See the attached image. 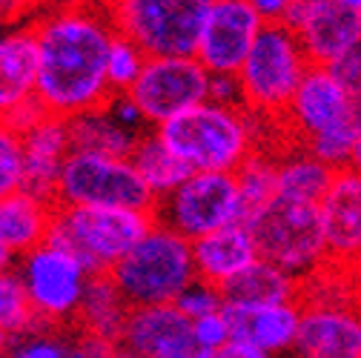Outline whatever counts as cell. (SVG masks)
Returning a JSON list of instances; mask_svg holds the SVG:
<instances>
[{
    "label": "cell",
    "mask_w": 361,
    "mask_h": 358,
    "mask_svg": "<svg viewBox=\"0 0 361 358\" xmlns=\"http://www.w3.org/2000/svg\"><path fill=\"white\" fill-rule=\"evenodd\" d=\"M37 37V98L49 115L78 118L106 106L112 86L106 61L115 40V26L101 0H72L35 26Z\"/></svg>",
    "instance_id": "cell-1"
},
{
    "label": "cell",
    "mask_w": 361,
    "mask_h": 358,
    "mask_svg": "<svg viewBox=\"0 0 361 358\" xmlns=\"http://www.w3.org/2000/svg\"><path fill=\"white\" fill-rule=\"evenodd\" d=\"M267 121L244 106L201 104L158 126L164 144L192 172H235L252 152L264 149L258 132Z\"/></svg>",
    "instance_id": "cell-2"
},
{
    "label": "cell",
    "mask_w": 361,
    "mask_h": 358,
    "mask_svg": "<svg viewBox=\"0 0 361 358\" xmlns=\"http://www.w3.org/2000/svg\"><path fill=\"white\" fill-rule=\"evenodd\" d=\"M152 212L104 206H55L49 244L72 252L92 276H109L149 230Z\"/></svg>",
    "instance_id": "cell-3"
},
{
    "label": "cell",
    "mask_w": 361,
    "mask_h": 358,
    "mask_svg": "<svg viewBox=\"0 0 361 358\" xmlns=\"http://www.w3.org/2000/svg\"><path fill=\"white\" fill-rule=\"evenodd\" d=\"M109 276L132 307L175 304L180 292L198 281L192 241L155 221L152 230L132 247V252Z\"/></svg>",
    "instance_id": "cell-4"
},
{
    "label": "cell",
    "mask_w": 361,
    "mask_h": 358,
    "mask_svg": "<svg viewBox=\"0 0 361 358\" xmlns=\"http://www.w3.org/2000/svg\"><path fill=\"white\" fill-rule=\"evenodd\" d=\"M295 32L284 23H264L252 52L238 69L244 109L267 123H279L310 72Z\"/></svg>",
    "instance_id": "cell-5"
},
{
    "label": "cell",
    "mask_w": 361,
    "mask_h": 358,
    "mask_svg": "<svg viewBox=\"0 0 361 358\" xmlns=\"http://www.w3.org/2000/svg\"><path fill=\"white\" fill-rule=\"evenodd\" d=\"M118 35L147 58H192L207 20L204 0H101Z\"/></svg>",
    "instance_id": "cell-6"
},
{
    "label": "cell",
    "mask_w": 361,
    "mask_h": 358,
    "mask_svg": "<svg viewBox=\"0 0 361 358\" xmlns=\"http://www.w3.org/2000/svg\"><path fill=\"white\" fill-rule=\"evenodd\" d=\"M244 223L255 235L258 255L281 266L293 278L307 281L310 276L330 266V249L319 206L276 198Z\"/></svg>",
    "instance_id": "cell-7"
},
{
    "label": "cell",
    "mask_w": 361,
    "mask_h": 358,
    "mask_svg": "<svg viewBox=\"0 0 361 358\" xmlns=\"http://www.w3.org/2000/svg\"><path fill=\"white\" fill-rule=\"evenodd\" d=\"M55 204L152 212L158 198L147 190L129 158L72 152L55 190Z\"/></svg>",
    "instance_id": "cell-8"
},
{
    "label": "cell",
    "mask_w": 361,
    "mask_h": 358,
    "mask_svg": "<svg viewBox=\"0 0 361 358\" xmlns=\"http://www.w3.org/2000/svg\"><path fill=\"white\" fill-rule=\"evenodd\" d=\"M152 218L187 241H198L244 221L235 172H192L152 209Z\"/></svg>",
    "instance_id": "cell-9"
},
{
    "label": "cell",
    "mask_w": 361,
    "mask_h": 358,
    "mask_svg": "<svg viewBox=\"0 0 361 358\" xmlns=\"http://www.w3.org/2000/svg\"><path fill=\"white\" fill-rule=\"evenodd\" d=\"M18 273L32 298V307L40 321L61 324L75 321L92 273L66 249L55 244H40L32 252L20 255Z\"/></svg>",
    "instance_id": "cell-10"
},
{
    "label": "cell",
    "mask_w": 361,
    "mask_h": 358,
    "mask_svg": "<svg viewBox=\"0 0 361 358\" xmlns=\"http://www.w3.org/2000/svg\"><path fill=\"white\" fill-rule=\"evenodd\" d=\"M209 69L192 58H149L129 89L152 129L209 101Z\"/></svg>",
    "instance_id": "cell-11"
},
{
    "label": "cell",
    "mask_w": 361,
    "mask_h": 358,
    "mask_svg": "<svg viewBox=\"0 0 361 358\" xmlns=\"http://www.w3.org/2000/svg\"><path fill=\"white\" fill-rule=\"evenodd\" d=\"M261 29L264 20L247 0L209 4L195 58L209 69V75H238Z\"/></svg>",
    "instance_id": "cell-12"
},
{
    "label": "cell",
    "mask_w": 361,
    "mask_h": 358,
    "mask_svg": "<svg viewBox=\"0 0 361 358\" xmlns=\"http://www.w3.org/2000/svg\"><path fill=\"white\" fill-rule=\"evenodd\" d=\"M355 112H361V106L344 92L336 75L327 66H310L307 78L301 80L298 92L279 121V132H284L290 144L304 147L324 129L353 118Z\"/></svg>",
    "instance_id": "cell-13"
},
{
    "label": "cell",
    "mask_w": 361,
    "mask_h": 358,
    "mask_svg": "<svg viewBox=\"0 0 361 358\" xmlns=\"http://www.w3.org/2000/svg\"><path fill=\"white\" fill-rule=\"evenodd\" d=\"M312 66H333L361 43V15L336 6L333 0L293 4L284 18Z\"/></svg>",
    "instance_id": "cell-14"
},
{
    "label": "cell",
    "mask_w": 361,
    "mask_h": 358,
    "mask_svg": "<svg viewBox=\"0 0 361 358\" xmlns=\"http://www.w3.org/2000/svg\"><path fill=\"white\" fill-rule=\"evenodd\" d=\"M293 358H361V295L301 304Z\"/></svg>",
    "instance_id": "cell-15"
},
{
    "label": "cell",
    "mask_w": 361,
    "mask_h": 358,
    "mask_svg": "<svg viewBox=\"0 0 361 358\" xmlns=\"http://www.w3.org/2000/svg\"><path fill=\"white\" fill-rule=\"evenodd\" d=\"M118 347L141 358H195L198 352L192 321L175 304L132 307Z\"/></svg>",
    "instance_id": "cell-16"
},
{
    "label": "cell",
    "mask_w": 361,
    "mask_h": 358,
    "mask_svg": "<svg viewBox=\"0 0 361 358\" xmlns=\"http://www.w3.org/2000/svg\"><path fill=\"white\" fill-rule=\"evenodd\" d=\"M330 264L355 266L361 261V172L338 169L319 204Z\"/></svg>",
    "instance_id": "cell-17"
},
{
    "label": "cell",
    "mask_w": 361,
    "mask_h": 358,
    "mask_svg": "<svg viewBox=\"0 0 361 358\" xmlns=\"http://www.w3.org/2000/svg\"><path fill=\"white\" fill-rule=\"evenodd\" d=\"M233 341L255 347L269 358L293 355L301 330V301L269 304V307H227Z\"/></svg>",
    "instance_id": "cell-18"
},
{
    "label": "cell",
    "mask_w": 361,
    "mask_h": 358,
    "mask_svg": "<svg viewBox=\"0 0 361 358\" xmlns=\"http://www.w3.org/2000/svg\"><path fill=\"white\" fill-rule=\"evenodd\" d=\"M23 141V163H26V184L23 190L55 201V190L63 175V166L72 155V132L69 121L49 115L43 123L29 129Z\"/></svg>",
    "instance_id": "cell-19"
},
{
    "label": "cell",
    "mask_w": 361,
    "mask_h": 358,
    "mask_svg": "<svg viewBox=\"0 0 361 358\" xmlns=\"http://www.w3.org/2000/svg\"><path fill=\"white\" fill-rule=\"evenodd\" d=\"M192 258H195V273L201 281L224 287L238 273H244L250 264H255L261 255H258L252 230L244 221H238L192 241Z\"/></svg>",
    "instance_id": "cell-20"
},
{
    "label": "cell",
    "mask_w": 361,
    "mask_h": 358,
    "mask_svg": "<svg viewBox=\"0 0 361 358\" xmlns=\"http://www.w3.org/2000/svg\"><path fill=\"white\" fill-rule=\"evenodd\" d=\"M55 201L20 190L0 201V238L20 258L35 247L47 244L55 218Z\"/></svg>",
    "instance_id": "cell-21"
},
{
    "label": "cell",
    "mask_w": 361,
    "mask_h": 358,
    "mask_svg": "<svg viewBox=\"0 0 361 358\" xmlns=\"http://www.w3.org/2000/svg\"><path fill=\"white\" fill-rule=\"evenodd\" d=\"M37 37L35 29L0 35V112H9L37 92Z\"/></svg>",
    "instance_id": "cell-22"
},
{
    "label": "cell",
    "mask_w": 361,
    "mask_h": 358,
    "mask_svg": "<svg viewBox=\"0 0 361 358\" xmlns=\"http://www.w3.org/2000/svg\"><path fill=\"white\" fill-rule=\"evenodd\" d=\"M132 304L121 292L112 276H92L86 284L80 309H78V330L83 335H95L109 344H121V335L126 330Z\"/></svg>",
    "instance_id": "cell-23"
},
{
    "label": "cell",
    "mask_w": 361,
    "mask_h": 358,
    "mask_svg": "<svg viewBox=\"0 0 361 358\" xmlns=\"http://www.w3.org/2000/svg\"><path fill=\"white\" fill-rule=\"evenodd\" d=\"M224 301L227 307H269V304H287V301H298L301 295V281L293 278L290 273H284L281 266L269 264L264 258H258L255 264H250L244 273H238L233 281H227L221 287Z\"/></svg>",
    "instance_id": "cell-24"
},
{
    "label": "cell",
    "mask_w": 361,
    "mask_h": 358,
    "mask_svg": "<svg viewBox=\"0 0 361 358\" xmlns=\"http://www.w3.org/2000/svg\"><path fill=\"white\" fill-rule=\"evenodd\" d=\"M336 178V169L319 161L304 147H284L279 152V198L319 206Z\"/></svg>",
    "instance_id": "cell-25"
},
{
    "label": "cell",
    "mask_w": 361,
    "mask_h": 358,
    "mask_svg": "<svg viewBox=\"0 0 361 358\" xmlns=\"http://www.w3.org/2000/svg\"><path fill=\"white\" fill-rule=\"evenodd\" d=\"M129 161L135 163V169H138V175H141V181L147 184V190L158 201L166 198L169 192H175L192 175V169L164 144V138L158 135L155 129L144 132V135L138 138V144H135Z\"/></svg>",
    "instance_id": "cell-26"
},
{
    "label": "cell",
    "mask_w": 361,
    "mask_h": 358,
    "mask_svg": "<svg viewBox=\"0 0 361 358\" xmlns=\"http://www.w3.org/2000/svg\"><path fill=\"white\" fill-rule=\"evenodd\" d=\"M69 132H72V152H95L112 158H129L141 138L123 129L106 106L69 118Z\"/></svg>",
    "instance_id": "cell-27"
},
{
    "label": "cell",
    "mask_w": 361,
    "mask_h": 358,
    "mask_svg": "<svg viewBox=\"0 0 361 358\" xmlns=\"http://www.w3.org/2000/svg\"><path fill=\"white\" fill-rule=\"evenodd\" d=\"M235 184L244 206V221H250L279 198V155L267 149L252 152L235 169Z\"/></svg>",
    "instance_id": "cell-28"
},
{
    "label": "cell",
    "mask_w": 361,
    "mask_h": 358,
    "mask_svg": "<svg viewBox=\"0 0 361 358\" xmlns=\"http://www.w3.org/2000/svg\"><path fill=\"white\" fill-rule=\"evenodd\" d=\"M40 324L37 312L32 307V298L23 287V278L18 270L0 273V330L12 338H20L32 333Z\"/></svg>",
    "instance_id": "cell-29"
},
{
    "label": "cell",
    "mask_w": 361,
    "mask_h": 358,
    "mask_svg": "<svg viewBox=\"0 0 361 358\" xmlns=\"http://www.w3.org/2000/svg\"><path fill=\"white\" fill-rule=\"evenodd\" d=\"M358 126H361V112H355L353 118L324 129L322 135H315L312 141L304 144L307 152H312L319 161H324L327 166L347 169L353 166V152H355V141H358Z\"/></svg>",
    "instance_id": "cell-30"
},
{
    "label": "cell",
    "mask_w": 361,
    "mask_h": 358,
    "mask_svg": "<svg viewBox=\"0 0 361 358\" xmlns=\"http://www.w3.org/2000/svg\"><path fill=\"white\" fill-rule=\"evenodd\" d=\"M147 55L141 47L123 35H115L112 40V49H109V61H106V75H109V86H112V95L118 92H129V89L138 83L144 66H147Z\"/></svg>",
    "instance_id": "cell-31"
},
{
    "label": "cell",
    "mask_w": 361,
    "mask_h": 358,
    "mask_svg": "<svg viewBox=\"0 0 361 358\" xmlns=\"http://www.w3.org/2000/svg\"><path fill=\"white\" fill-rule=\"evenodd\" d=\"M26 184L23 141L9 126H0V201L20 192Z\"/></svg>",
    "instance_id": "cell-32"
},
{
    "label": "cell",
    "mask_w": 361,
    "mask_h": 358,
    "mask_svg": "<svg viewBox=\"0 0 361 358\" xmlns=\"http://www.w3.org/2000/svg\"><path fill=\"white\" fill-rule=\"evenodd\" d=\"M175 307L184 312L190 321H198V319L215 316V312H224V309H227V301H224L221 287L207 284V281L198 278L195 284H190L184 292H180V298L175 301Z\"/></svg>",
    "instance_id": "cell-33"
},
{
    "label": "cell",
    "mask_w": 361,
    "mask_h": 358,
    "mask_svg": "<svg viewBox=\"0 0 361 358\" xmlns=\"http://www.w3.org/2000/svg\"><path fill=\"white\" fill-rule=\"evenodd\" d=\"M192 335H195V347L198 350H221V347H227L233 341V327H230V319H227V309L192 321Z\"/></svg>",
    "instance_id": "cell-34"
},
{
    "label": "cell",
    "mask_w": 361,
    "mask_h": 358,
    "mask_svg": "<svg viewBox=\"0 0 361 358\" xmlns=\"http://www.w3.org/2000/svg\"><path fill=\"white\" fill-rule=\"evenodd\" d=\"M106 109L112 112V118H115L123 129L135 132V135H144V132L152 129V126L147 123V115L141 112V106L135 104V98H132L129 92H118V95H112V98L106 101Z\"/></svg>",
    "instance_id": "cell-35"
},
{
    "label": "cell",
    "mask_w": 361,
    "mask_h": 358,
    "mask_svg": "<svg viewBox=\"0 0 361 358\" xmlns=\"http://www.w3.org/2000/svg\"><path fill=\"white\" fill-rule=\"evenodd\" d=\"M49 118V109L43 106V101L37 95H32L29 101H20L18 106H12L6 115H4V126H9L18 135H26L29 129H35L37 123H43Z\"/></svg>",
    "instance_id": "cell-36"
},
{
    "label": "cell",
    "mask_w": 361,
    "mask_h": 358,
    "mask_svg": "<svg viewBox=\"0 0 361 358\" xmlns=\"http://www.w3.org/2000/svg\"><path fill=\"white\" fill-rule=\"evenodd\" d=\"M330 72L344 86V92L361 106V43H358V47H353L338 63H333Z\"/></svg>",
    "instance_id": "cell-37"
},
{
    "label": "cell",
    "mask_w": 361,
    "mask_h": 358,
    "mask_svg": "<svg viewBox=\"0 0 361 358\" xmlns=\"http://www.w3.org/2000/svg\"><path fill=\"white\" fill-rule=\"evenodd\" d=\"M9 358H72V350L52 335H35V338L18 341Z\"/></svg>",
    "instance_id": "cell-38"
},
{
    "label": "cell",
    "mask_w": 361,
    "mask_h": 358,
    "mask_svg": "<svg viewBox=\"0 0 361 358\" xmlns=\"http://www.w3.org/2000/svg\"><path fill=\"white\" fill-rule=\"evenodd\" d=\"M209 104H218V106H244L238 75H212L209 78Z\"/></svg>",
    "instance_id": "cell-39"
},
{
    "label": "cell",
    "mask_w": 361,
    "mask_h": 358,
    "mask_svg": "<svg viewBox=\"0 0 361 358\" xmlns=\"http://www.w3.org/2000/svg\"><path fill=\"white\" fill-rule=\"evenodd\" d=\"M115 352H118V344H109L95 335H83V333L72 347V358H115Z\"/></svg>",
    "instance_id": "cell-40"
},
{
    "label": "cell",
    "mask_w": 361,
    "mask_h": 358,
    "mask_svg": "<svg viewBox=\"0 0 361 358\" xmlns=\"http://www.w3.org/2000/svg\"><path fill=\"white\" fill-rule=\"evenodd\" d=\"M247 4L261 15L264 23H284L295 0H247Z\"/></svg>",
    "instance_id": "cell-41"
},
{
    "label": "cell",
    "mask_w": 361,
    "mask_h": 358,
    "mask_svg": "<svg viewBox=\"0 0 361 358\" xmlns=\"http://www.w3.org/2000/svg\"><path fill=\"white\" fill-rule=\"evenodd\" d=\"M195 358H269L267 352H258L255 347H247L241 341H230L221 350H198Z\"/></svg>",
    "instance_id": "cell-42"
},
{
    "label": "cell",
    "mask_w": 361,
    "mask_h": 358,
    "mask_svg": "<svg viewBox=\"0 0 361 358\" xmlns=\"http://www.w3.org/2000/svg\"><path fill=\"white\" fill-rule=\"evenodd\" d=\"M40 0H0V26L12 23L18 18H23L32 6H37Z\"/></svg>",
    "instance_id": "cell-43"
},
{
    "label": "cell",
    "mask_w": 361,
    "mask_h": 358,
    "mask_svg": "<svg viewBox=\"0 0 361 358\" xmlns=\"http://www.w3.org/2000/svg\"><path fill=\"white\" fill-rule=\"evenodd\" d=\"M15 252L4 244V238H0V273H6V270H12V264H15Z\"/></svg>",
    "instance_id": "cell-44"
},
{
    "label": "cell",
    "mask_w": 361,
    "mask_h": 358,
    "mask_svg": "<svg viewBox=\"0 0 361 358\" xmlns=\"http://www.w3.org/2000/svg\"><path fill=\"white\" fill-rule=\"evenodd\" d=\"M333 4L341 6V9H350L355 15H361V0H333Z\"/></svg>",
    "instance_id": "cell-45"
},
{
    "label": "cell",
    "mask_w": 361,
    "mask_h": 358,
    "mask_svg": "<svg viewBox=\"0 0 361 358\" xmlns=\"http://www.w3.org/2000/svg\"><path fill=\"white\" fill-rule=\"evenodd\" d=\"M353 169L361 172V126H358V141H355V152H353Z\"/></svg>",
    "instance_id": "cell-46"
},
{
    "label": "cell",
    "mask_w": 361,
    "mask_h": 358,
    "mask_svg": "<svg viewBox=\"0 0 361 358\" xmlns=\"http://www.w3.org/2000/svg\"><path fill=\"white\" fill-rule=\"evenodd\" d=\"M4 352H12V335L0 330V355H4Z\"/></svg>",
    "instance_id": "cell-47"
},
{
    "label": "cell",
    "mask_w": 361,
    "mask_h": 358,
    "mask_svg": "<svg viewBox=\"0 0 361 358\" xmlns=\"http://www.w3.org/2000/svg\"><path fill=\"white\" fill-rule=\"evenodd\" d=\"M353 270V276H355V284H358V292H361V261L355 264V266H350Z\"/></svg>",
    "instance_id": "cell-48"
},
{
    "label": "cell",
    "mask_w": 361,
    "mask_h": 358,
    "mask_svg": "<svg viewBox=\"0 0 361 358\" xmlns=\"http://www.w3.org/2000/svg\"><path fill=\"white\" fill-rule=\"evenodd\" d=\"M204 4H221V0H204Z\"/></svg>",
    "instance_id": "cell-49"
},
{
    "label": "cell",
    "mask_w": 361,
    "mask_h": 358,
    "mask_svg": "<svg viewBox=\"0 0 361 358\" xmlns=\"http://www.w3.org/2000/svg\"><path fill=\"white\" fill-rule=\"evenodd\" d=\"M0 126H4V112H0Z\"/></svg>",
    "instance_id": "cell-50"
},
{
    "label": "cell",
    "mask_w": 361,
    "mask_h": 358,
    "mask_svg": "<svg viewBox=\"0 0 361 358\" xmlns=\"http://www.w3.org/2000/svg\"><path fill=\"white\" fill-rule=\"evenodd\" d=\"M295 4H304V0H295Z\"/></svg>",
    "instance_id": "cell-51"
}]
</instances>
